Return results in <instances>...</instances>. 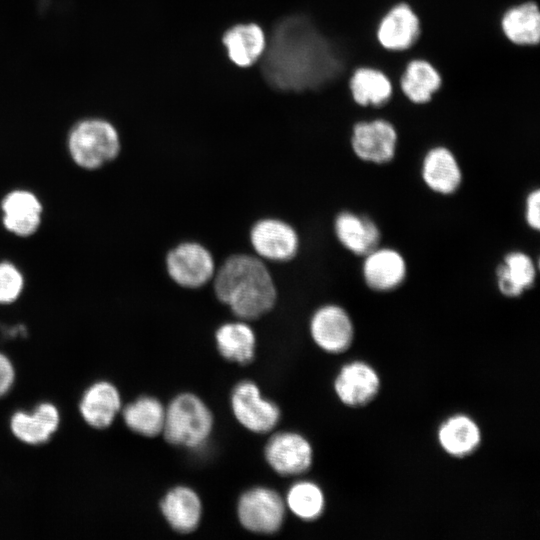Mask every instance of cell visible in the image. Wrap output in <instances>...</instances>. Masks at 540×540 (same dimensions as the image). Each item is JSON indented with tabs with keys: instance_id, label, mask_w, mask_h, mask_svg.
<instances>
[{
	"instance_id": "6",
	"label": "cell",
	"mask_w": 540,
	"mask_h": 540,
	"mask_svg": "<svg viewBox=\"0 0 540 540\" xmlns=\"http://www.w3.org/2000/svg\"><path fill=\"white\" fill-rule=\"evenodd\" d=\"M166 270L179 286L196 289L207 284L215 274L211 252L197 242H183L166 255Z\"/></svg>"
},
{
	"instance_id": "10",
	"label": "cell",
	"mask_w": 540,
	"mask_h": 540,
	"mask_svg": "<svg viewBox=\"0 0 540 540\" xmlns=\"http://www.w3.org/2000/svg\"><path fill=\"white\" fill-rule=\"evenodd\" d=\"M310 334L319 348L330 354H339L350 348L354 339V326L344 308L327 304L312 315Z\"/></svg>"
},
{
	"instance_id": "20",
	"label": "cell",
	"mask_w": 540,
	"mask_h": 540,
	"mask_svg": "<svg viewBox=\"0 0 540 540\" xmlns=\"http://www.w3.org/2000/svg\"><path fill=\"white\" fill-rule=\"evenodd\" d=\"M160 509L170 527L179 533L194 531L202 515L200 498L185 486L171 489L162 499Z\"/></svg>"
},
{
	"instance_id": "19",
	"label": "cell",
	"mask_w": 540,
	"mask_h": 540,
	"mask_svg": "<svg viewBox=\"0 0 540 540\" xmlns=\"http://www.w3.org/2000/svg\"><path fill=\"white\" fill-rule=\"evenodd\" d=\"M439 445L454 458L473 454L481 444L482 435L477 423L465 414H455L445 419L438 428Z\"/></svg>"
},
{
	"instance_id": "27",
	"label": "cell",
	"mask_w": 540,
	"mask_h": 540,
	"mask_svg": "<svg viewBox=\"0 0 540 540\" xmlns=\"http://www.w3.org/2000/svg\"><path fill=\"white\" fill-rule=\"evenodd\" d=\"M215 340L218 351L227 360L245 365L252 361L256 338L253 329L245 322H228L221 325Z\"/></svg>"
},
{
	"instance_id": "28",
	"label": "cell",
	"mask_w": 540,
	"mask_h": 540,
	"mask_svg": "<svg viewBox=\"0 0 540 540\" xmlns=\"http://www.w3.org/2000/svg\"><path fill=\"white\" fill-rule=\"evenodd\" d=\"M123 417L132 431L154 437L163 430L165 408L156 398L144 396L128 404L123 410Z\"/></svg>"
},
{
	"instance_id": "13",
	"label": "cell",
	"mask_w": 540,
	"mask_h": 540,
	"mask_svg": "<svg viewBox=\"0 0 540 540\" xmlns=\"http://www.w3.org/2000/svg\"><path fill=\"white\" fill-rule=\"evenodd\" d=\"M265 458L279 475L295 476L305 473L311 467L313 450L308 440L300 434L281 432L267 442Z\"/></svg>"
},
{
	"instance_id": "8",
	"label": "cell",
	"mask_w": 540,
	"mask_h": 540,
	"mask_svg": "<svg viewBox=\"0 0 540 540\" xmlns=\"http://www.w3.org/2000/svg\"><path fill=\"white\" fill-rule=\"evenodd\" d=\"M231 408L238 422L254 433L271 431L280 419L278 406L264 399L251 381H242L233 389Z\"/></svg>"
},
{
	"instance_id": "22",
	"label": "cell",
	"mask_w": 540,
	"mask_h": 540,
	"mask_svg": "<svg viewBox=\"0 0 540 540\" xmlns=\"http://www.w3.org/2000/svg\"><path fill=\"white\" fill-rule=\"evenodd\" d=\"M502 34L517 46H536L540 41V12L537 4L526 1L508 8L500 20Z\"/></svg>"
},
{
	"instance_id": "3",
	"label": "cell",
	"mask_w": 540,
	"mask_h": 540,
	"mask_svg": "<svg viewBox=\"0 0 540 540\" xmlns=\"http://www.w3.org/2000/svg\"><path fill=\"white\" fill-rule=\"evenodd\" d=\"M212 427L211 411L194 394H180L165 408L162 432L170 444L197 448L207 440Z\"/></svg>"
},
{
	"instance_id": "23",
	"label": "cell",
	"mask_w": 540,
	"mask_h": 540,
	"mask_svg": "<svg viewBox=\"0 0 540 540\" xmlns=\"http://www.w3.org/2000/svg\"><path fill=\"white\" fill-rule=\"evenodd\" d=\"M349 91L360 107L385 105L393 95L390 78L380 69L370 66L356 68L349 79Z\"/></svg>"
},
{
	"instance_id": "17",
	"label": "cell",
	"mask_w": 540,
	"mask_h": 540,
	"mask_svg": "<svg viewBox=\"0 0 540 540\" xmlns=\"http://www.w3.org/2000/svg\"><path fill=\"white\" fill-rule=\"evenodd\" d=\"M334 232L345 249L363 257L378 247L381 239L380 229L371 218L352 211L337 215Z\"/></svg>"
},
{
	"instance_id": "26",
	"label": "cell",
	"mask_w": 540,
	"mask_h": 540,
	"mask_svg": "<svg viewBox=\"0 0 540 540\" xmlns=\"http://www.w3.org/2000/svg\"><path fill=\"white\" fill-rule=\"evenodd\" d=\"M121 406L118 390L109 382L92 385L83 395L80 412L92 427L106 428L114 420Z\"/></svg>"
},
{
	"instance_id": "12",
	"label": "cell",
	"mask_w": 540,
	"mask_h": 540,
	"mask_svg": "<svg viewBox=\"0 0 540 540\" xmlns=\"http://www.w3.org/2000/svg\"><path fill=\"white\" fill-rule=\"evenodd\" d=\"M421 35V20L406 2L393 5L380 19L375 37L380 46L392 52L410 49Z\"/></svg>"
},
{
	"instance_id": "24",
	"label": "cell",
	"mask_w": 540,
	"mask_h": 540,
	"mask_svg": "<svg viewBox=\"0 0 540 540\" xmlns=\"http://www.w3.org/2000/svg\"><path fill=\"white\" fill-rule=\"evenodd\" d=\"M399 86L405 97L416 105L431 101L442 86V77L437 68L426 59L410 60L400 77Z\"/></svg>"
},
{
	"instance_id": "16",
	"label": "cell",
	"mask_w": 540,
	"mask_h": 540,
	"mask_svg": "<svg viewBox=\"0 0 540 540\" xmlns=\"http://www.w3.org/2000/svg\"><path fill=\"white\" fill-rule=\"evenodd\" d=\"M421 177L425 185L433 192L451 195L462 183V170L450 149L445 146H434L423 157Z\"/></svg>"
},
{
	"instance_id": "15",
	"label": "cell",
	"mask_w": 540,
	"mask_h": 540,
	"mask_svg": "<svg viewBox=\"0 0 540 540\" xmlns=\"http://www.w3.org/2000/svg\"><path fill=\"white\" fill-rule=\"evenodd\" d=\"M2 222L6 230L20 237L33 235L42 220L43 207L31 191H10L1 201Z\"/></svg>"
},
{
	"instance_id": "25",
	"label": "cell",
	"mask_w": 540,
	"mask_h": 540,
	"mask_svg": "<svg viewBox=\"0 0 540 540\" xmlns=\"http://www.w3.org/2000/svg\"><path fill=\"white\" fill-rule=\"evenodd\" d=\"M57 408L50 403L40 404L32 414L17 412L11 419V430L22 442L41 444L49 440L59 426Z\"/></svg>"
},
{
	"instance_id": "1",
	"label": "cell",
	"mask_w": 540,
	"mask_h": 540,
	"mask_svg": "<svg viewBox=\"0 0 540 540\" xmlns=\"http://www.w3.org/2000/svg\"><path fill=\"white\" fill-rule=\"evenodd\" d=\"M261 60L268 84L287 92L318 89L343 69L333 44L301 15L286 17L276 24Z\"/></svg>"
},
{
	"instance_id": "4",
	"label": "cell",
	"mask_w": 540,
	"mask_h": 540,
	"mask_svg": "<svg viewBox=\"0 0 540 540\" xmlns=\"http://www.w3.org/2000/svg\"><path fill=\"white\" fill-rule=\"evenodd\" d=\"M120 149L116 128L102 119H88L78 123L68 137L72 160L86 170H96L113 161Z\"/></svg>"
},
{
	"instance_id": "31",
	"label": "cell",
	"mask_w": 540,
	"mask_h": 540,
	"mask_svg": "<svg viewBox=\"0 0 540 540\" xmlns=\"http://www.w3.org/2000/svg\"><path fill=\"white\" fill-rule=\"evenodd\" d=\"M540 192L532 190L525 200V221L527 225L538 231L540 228Z\"/></svg>"
},
{
	"instance_id": "9",
	"label": "cell",
	"mask_w": 540,
	"mask_h": 540,
	"mask_svg": "<svg viewBox=\"0 0 540 540\" xmlns=\"http://www.w3.org/2000/svg\"><path fill=\"white\" fill-rule=\"evenodd\" d=\"M250 242L260 259L284 262L295 257L299 236L287 222L276 218L257 221L250 230Z\"/></svg>"
},
{
	"instance_id": "18",
	"label": "cell",
	"mask_w": 540,
	"mask_h": 540,
	"mask_svg": "<svg viewBox=\"0 0 540 540\" xmlns=\"http://www.w3.org/2000/svg\"><path fill=\"white\" fill-rule=\"evenodd\" d=\"M267 39L258 24L241 23L226 30L222 43L232 63L241 68H248L262 59Z\"/></svg>"
},
{
	"instance_id": "32",
	"label": "cell",
	"mask_w": 540,
	"mask_h": 540,
	"mask_svg": "<svg viewBox=\"0 0 540 540\" xmlns=\"http://www.w3.org/2000/svg\"><path fill=\"white\" fill-rule=\"evenodd\" d=\"M14 381V369L10 360L0 353V396L6 394Z\"/></svg>"
},
{
	"instance_id": "5",
	"label": "cell",
	"mask_w": 540,
	"mask_h": 540,
	"mask_svg": "<svg viewBox=\"0 0 540 540\" xmlns=\"http://www.w3.org/2000/svg\"><path fill=\"white\" fill-rule=\"evenodd\" d=\"M237 514L246 530L258 534H272L283 524L285 503L274 490L256 487L244 492L239 498Z\"/></svg>"
},
{
	"instance_id": "29",
	"label": "cell",
	"mask_w": 540,
	"mask_h": 540,
	"mask_svg": "<svg viewBox=\"0 0 540 540\" xmlns=\"http://www.w3.org/2000/svg\"><path fill=\"white\" fill-rule=\"evenodd\" d=\"M286 504L291 512L304 521L319 518L325 508V497L321 488L310 481H300L288 491Z\"/></svg>"
},
{
	"instance_id": "11",
	"label": "cell",
	"mask_w": 540,
	"mask_h": 540,
	"mask_svg": "<svg viewBox=\"0 0 540 540\" xmlns=\"http://www.w3.org/2000/svg\"><path fill=\"white\" fill-rule=\"evenodd\" d=\"M381 380L377 371L364 361L355 360L341 367L334 380V391L346 406L360 408L379 394Z\"/></svg>"
},
{
	"instance_id": "2",
	"label": "cell",
	"mask_w": 540,
	"mask_h": 540,
	"mask_svg": "<svg viewBox=\"0 0 540 540\" xmlns=\"http://www.w3.org/2000/svg\"><path fill=\"white\" fill-rule=\"evenodd\" d=\"M217 298L243 320H254L275 305L277 290L265 263L258 256L228 257L213 277Z\"/></svg>"
},
{
	"instance_id": "30",
	"label": "cell",
	"mask_w": 540,
	"mask_h": 540,
	"mask_svg": "<svg viewBox=\"0 0 540 540\" xmlns=\"http://www.w3.org/2000/svg\"><path fill=\"white\" fill-rule=\"evenodd\" d=\"M24 287L21 271L9 261L0 262V304L16 301Z\"/></svg>"
},
{
	"instance_id": "7",
	"label": "cell",
	"mask_w": 540,
	"mask_h": 540,
	"mask_svg": "<svg viewBox=\"0 0 540 540\" xmlns=\"http://www.w3.org/2000/svg\"><path fill=\"white\" fill-rule=\"evenodd\" d=\"M397 143V130L386 119L363 120L352 127V151L364 162L378 165L389 163L395 157Z\"/></svg>"
},
{
	"instance_id": "21",
	"label": "cell",
	"mask_w": 540,
	"mask_h": 540,
	"mask_svg": "<svg viewBox=\"0 0 540 540\" xmlns=\"http://www.w3.org/2000/svg\"><path fill=\"white\" fill-rule=\"evenodd\" d=\"M537 276L534 260L523 251L508 252L496 269V283L499 292L516 298L531 289Z\"/></svg>"
},
{
	"instance_id": "14",
	"label": "cell",
	"mask_w": 540,
	"mask_h": 540,
	"mask_svg": "<svg viewBox=\"0 0 540 540\" xmlns=\"http://www.w3.org/2000/svg\"><path fill=\"white\" fill-rule=\"evenodd\" d=\"M362 265L365 284L376 292H389L398 288L407 275V264L396 249L376 247L366 254Z\"/></svg>"
}]
</instances>
